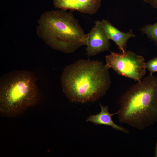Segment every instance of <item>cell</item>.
Segmentation results:
<instances>
[{
    "mask_svg": "<svg viewBox=\"0 0 157 157\" xmlns=\"http://www.w3.org/2000/svg\"><path fill=\"white\" fill-rule=\"evenodd\" d=\"M110 40L101 21H96L94 27L86 35V55L89 57L94 56L109 50Z\"/></svg>",
    "mask_w": 157,
    "mask_h": 157,
    "instance_id": "cell-6",
    "label": "cell"
},
{
    "mask_svg": "<svg viewBox=\"0 0 157 157\" xmlns=\"http://www.w3.org/2000/svg\"><path fill=\"white\" fill-rule=\"evenodd\" d=\"M154 157H157V141L156 144Z\"/></svg>",
    "mask_w": 157,
    "mask_h": 157,
    "instance_id": "cell-13",
    "label": "cell"
},
{
    "mask_svg": "<svg viewBox=\"0 0 157 157\" xmlns=\"http://www.w3.org/2000/svg\"><path fill=\"white\" fill-rule=\"evenodd\" d=\"M106 64L119 74L139 82L146 72L144 58L130 51L111 52L105 56Z\"/></svg>",
    "mask_w": 157,
    "mask_h": 157,
    "instance_id": "cell-5",
    "label": "cell"
},
{
    "mask_svg": "<svg viewBox=\"0 0 157 157\" xmlns=\"http://www.w3.org/2000/svg\"><path fill=\"white\" fill-rule=\"evenodd\" d=\"M101 1V0H53V3L57 8L93 15L99 10Z\"/></svg>",
    "mask_w": 157,
    "mask_h": 157,
    "instance_id": "cell-7",
    "label": "cell"
},
{
    "mask_svg": "<svg viewBox=\"0 0 157 157\" xmlns=\"http://www.w3.org/2000/svg\"><path fill=\"white\" fill-rule=\"evenodd\" d=\"M38 23L37 35L54 49L68 53L86 45V34L71 11H46Z\"/></svg>",
    "mask_w": 157,
    "mask_h": 157,
    "instance_id": "cell-3",
    "label": "cell"
},
{
    "mask_svg": "<svg viewBox=\"0 0 157 157\" xmlns=\"http://www.w3.org/2000/svg\"><path fill=\"white\" fill-rule=\"evenodd\" d=\"M33 73L15 70L2 75L0 79V113L3 116L16 117L37 104L40 94Z\"/></svg>",
    "mask_w": 157,
    "mask_h": 157,
    "instance_id": "cell-4",
    "label": "cell"
},
{
    "mask_svg": "<svg viewBox=\"0 0 157 157\" xmlns=\"http://www.w3.org/2000/svg\"><path fill=\"white\" fill-rule=\"evenodd\" d=\"M117 112L122 123L143 130L157 122V76L149 75L121 96Z\"/></svg>",
    "mask_w": 157,
    "mask_h": 157,
    "instance_id": "cell-2",
    "label": "cell"
},
{
    "mask_svg": "<svg viewBox=\"0 0 157 157\" xmlns=\"http://www.w3.org/2000/svg\"><path fill=\"white\" fill-rule=\"evenodd\" d=\"M145 65L146 68L150 72V75H152L154 72H157V56L145 62Z\"/></svg>",
    "mask_w": 157,
    "mask_h": 157,
    "instance_id": "cell-11",
    "label": "cell"
},
{
    "mask_svg": "<svg viewBox=\"0 0 157 157\" xmlns=\"http://www.w3.org/2000/svg\"><path fill=\"white\" fill-rule=\"evenodd\" d=\"M99 104L101 108L100 112L97 115H91L86 121L91 122L96 124L110 126L116 130L128 133L129 131L127 129L116 124L113 121L112 117L115 114H117V112L114 113H110L109 112L108 108L107 106H104L100 104Z\"/></svg>",
    "mask_w": 157,
    "mask_h": 157,
    "instance_id": "cell-9",
    "label": "cell"
},
{
    "mask_svg": "<svg viewBox=\"0 0 157 157\" xmlns=\"http://www.w3.org/2000/svg\"><path fill=\"white\" fill-rule=\"evenodd\" d=\"M110 68L97 60L81 59L67 66L61 76L63 92L71 101H94L105 95L111 83Z\"/></svg>",
    "mask_w": 157,
    "mask_h": 157,
    "instance_id": "cell-1",
    "label": "cell"
},
{
    "mask_svg": "<svg viewBox=\"0 0 157 157\" xmlns=\"http://www.w3.org/2000/svg\"><path fill=\"white\" fill-rule=\"evenodd\" d=\"M140 30L157 46V22L153 24H147L142 27Z\"/></svg>",
    "mask_w": 157,
    "mask_h": 157,
    "instance_id": "cell-10",
    "label": "cell"
},
{
    "mask_svg": "<svg viewBox=\"0 0 157 157\" xmlns=\"http://www.w3.org/2000/svg\"><path fill=\"white\" fill-rule=\"evenodd\" d=\"M101 23L109 39L115 42L122 53H125L126 51L128 40L135 36L133 33L132 29L128 32L124 33L114 26L109 21L103 19Z\"/></svg>",
    "mask_w": 157,
    "mask_h": 157,
    "instance_id": "cell-8",
    "label": "cell"
},
{
    "mask_svg": "<svg viewBox=\"0 0 157 157\" xmlns=\"http://www.w3.org/2000/svg\"><path fill=\"white\" fill-rule=\"evenodd\" d=\"M154 8L157 9V0H143Z\"/></svg>",
    "mask_w": 157,
    "mask_h": 157,
    "instance_id": "cell-12",
    "label": "cell"
}]
</instances>
